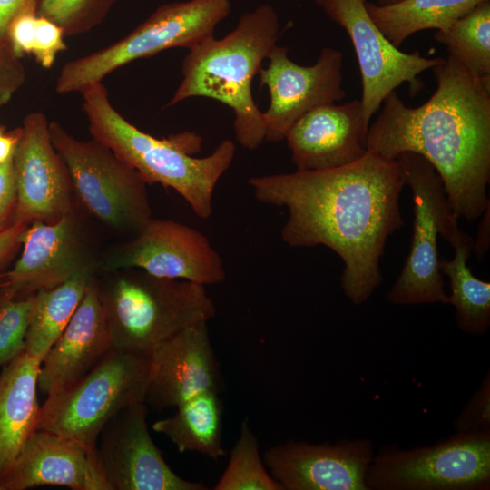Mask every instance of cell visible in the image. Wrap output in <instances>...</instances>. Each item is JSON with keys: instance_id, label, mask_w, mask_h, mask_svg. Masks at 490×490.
<instances>
[{"instance_id": "obj_39", "label": "cell", "mask_w": 490, "mask_h": 490, "mask_svg": "<svg viewBox=\"0 0 490 490\" xmlns=\"http://www.w3.org/2000/svg\"><path fill=\"white\" fill-rule=\"evenodd\" d=\"M20 136V127L10 132H0V163L13 156Z\"/></svg>"}, {"instance_id": "obj_23", "label": "cell", "mask_w": 490, "mask_h": 490, "mask_svg": "<svg viewBox=\"0 0 490 490\" xmlns=\"http://www.w3.org/2000/svg\"><path fill=\"white\" fill-rule=\"evenodd\" d=\"M221 419L218 390H208L181 403L172 416L157 420L152 427L180 453L197 452L216 461L226 455L221 445Z\"/></svg>"}, {"instance_id": "obj_16", "label": "cell", "mask_w": 490, "mask_h": 490, "mask_svg": "<svg viewBox=\"0 0 490 490\" xmlns=\"http://www.w3.org/2000/svg\"><path fill=\"white\" fill-rule=\"evenodd\" d=\"M262 458L284 490H368L366 475L373 448L365 439L335 444L290 440L270 447Z\"/></svg>"}, {"instance_id": "obj_34", "label": "cell", "mask_w": 490, "mask_h": 490, "mask_svg": "<svg viewBox=\"0 0 490 490\" xmlns=\"http://www.w3.org/2000/svg\"><path fill=\"white\" fill-rule=\"evenodd\" d=\"M37 16L36 10L24 11L8 25L5 35L19 57L32 54Z\"/></svg>"}, {"instance_id": "obj_17", "label": "cell", "mask_w": 490, "mask_h": 490, "mask_svg": "<svg viewBox=\"0 0 490 490\" xmlns=\"http://www.w3.org/2000/svg\"><path fill=\"white\" fill-rule=\"evenodd\" d=\"M22 253L6 272L4 289L15 298L93 273L73 211L54 223L33 221L24 233Z\"/></svg>"}, {"instance_id": "obj_38", "label": "cell", "mask_w": 490, "mask_h": 490, "mask_svg": "<svg viewBox=\"0 0 490 490\" xmlns=\"http://www.w3.org/2000/svg\"><path fill=\"white\" fill-rule=\"evenodd\" d=\"M489 211L490 210L488 206L484 211L485 215L479 223L476 240H474V244H473V251L475 253L476 259L478 260L484 257L490 244L489 243V225H490Z\"/></svg>"}, {"instance_id": "obj_8", "label": "cell", "mask_w": 490, "mask_h": 490, "mask_svg": "<svg viewBox=\"0 0 490 490\" xmlns=\"http://www.w3.org/2000/svg\"><path fill=\"white\" fill-rule=\"evenodd\" d=\"M396 160L412 192L414 221L409 253L387 295L395 305L449 304L437 250L438 236L447 242L460 230L443 182L423 156L410 152Z\"/></svg>"}, {"instance_id": "obj_7", "label": "cell", "mask_w": 490, "mask_h": 490, "mask_svg": "<svg viewBox=\"0 0 490 490\" xmlns=\"http://www.w3.org/2000/svg\"><path fill=\"white\" fill-rule=\"evenodd\" d=\"M150 376L149 357L113 348L78 381L47 396L37 429L96 449L102 430L113 416L145 402Z\"/></svg>"}, {"instance_id": "obj_24", "label": "cell", "mask_w": 490, "mask_h": 490, "mask_svg": "<svg viewBox=\"0 0 490 490\" xmlns=\"http://www.w3.org/2000/svg\"><path fill=\"white\" fill-rule=\"evenodd\" d=\"M452 260H440V270L450 281L449 304L456 309L457 327L465 333L483 335L490 326V283L472 273L467 266L474 240L459 230L449 242Z\"/></svg>"}, {"instance_id": "obj_1", "label": "cell", "mask_w": 490, "mask_h": 490, "mask_svg": "<svg viewBox=\"0 0 490 490\" xmlns=\"http://www.w3.org/2000/svg\"><path fill=\"white\" fill-rule=\"evenodd\" d=\"M259 202L285 207L282 240L290 247L323 245L344 262L341 287L355 305L382 282L380 259L387 238L404 226L399 198L405 185L396 159L367 151L337 168L249 179Z\"/></svg>"}, {"instance_id": "obj_37", "label": "cell", "mask_w": 490, "mask_h": 490, "mask_svg": "<svg viewBox=\"0 0 490 490\" xmlns=\"http://www.w3.org/2000/svg\"><path fill=\"white\" fill-rule=\"evenodd\" d=\"M28 225L13 223L0 231V263L6 260L22 244Z\"/></svg>"}, {"instance_id": "obj_3", "label": "cell", "mask_w": 490, "mask_h": 490, "mask_svg": "<svg viewBox=\"0 0 490 490\" xmlns=\"http://www.w3.org/2000/svg\"><path fill=\"white\" fill-rule=\"evenodd\" d=\"M81 93L93 139L134 168L147 184L173 189L196 216L211 217L214 189L235 155L231 140L222 141L206 157H193L201 146V138L196 133L186 132L160 139L139 130L113 106L102 82Z\"/></svg>"}, {"instance_id": "obj_13", "label": "cell", "mask_w": 490, "mask_h": 490, "mask_svg": "<svg viewBox=\"0 0 490 490\" xmlns=\"http://www.w3.org/2000/svg\"><path fill=\"white\" fill-rule=\"evenodd\" d=\"M288 48L275 45L267 68L259 72L260 83L270 93L263 113L265 141L280 142L290 127L309 111L343 100L344 54L323 47L314 64L299 65L288 56Z\"/></svg>"}, {"instance_id": "obj_18", "label": "cell", "mask_w": 490, "mask_h": 490, "mask_svg": "<svg viewBox=\"0 0 490 490\" xmlns=\"http://www.w3.org/2000/svg\"><path fill=\"white\" fill-rule=\"evenodd\" d=\"M145 403L162 410L176 407L208 390H218L220 371L207 321L192 324L155 347Z\"/></svg>"}, {"instance_id": "obj_27", "label": "cell", "mask_w": 490, "mask_h": 490, "mask_svg": "<svg viewBox=\"0 0 490 490\" xmlns=\"http://www.w3.org/2000/svg\"><path fill=\"white\" fill-rule=\"evenodd\" d=\"M434 39L475 75L490 76V0H485Z\"/></svg>"}, {"instance_id": "obj_19", "label": "cell", "mask_w": 490, "mask_h": 490, "mask_svg": "<svg viewBox=\"0 0 490 490\" xmlns=\"http://www.w3.org/2000/svg\"><path fill=\"white\" fill-rule=\"evenodd\" d=\"M42 485L110 490L96 449L37 429L1 478L0 487L1 490H26Z\"/></svg>"}, {"instance_id": "obj_36", "label": "cell", "mask_w": 490, "mask_h": 490, "mask_svg": "<svg viewBox=\"0 0 490 490\" xmlns=\"http://www.w3.org/2000/svg\"><path fill=\"white\" fill-rule=\"evenodd\" d=\"M39 0H0V34L5 35L11 21L20 13L36 10Z\"/></svg>"}, {"instance_id": "obj_29", "label": "cell", "mask_w": 490, "mask_h": 490, "mask_svg": "<svg viewBox=\"0 0 490 490\" xmlns=\"http://www.w3.org/2000/svg\"><path fill=\"white\" fill-rule=\"evenodd\" d=\"M118 0H39L37 15L60 26L64 37L88 33L102 24Z\"/></svg>"}, {"instance_id": "obj_43", "label": "cell", "mask_w": 490, "mask_h": 490, "mask_svg": "<svg viewBox=\"0 0 490 490\" xmlns=\"http://www.w3.org/2000/svg\"><path fill=\"white\" fill-rule=\"evenodd\" d=\"M291 1H294V2H299V1H301V0H291Z\"/></svg>"}, {"instance_id": "obj_21", "label": "cell", "mask_w": 490, "mask_h": 490, "mask_svg": "<svg viewBox=\"0 0 490 490\" xmlns=\"http://www.w3.org/2000/svg\"><path fill=\"white\" fill-rule=\"evenodd\" d=\"M113 348L97 279L93 276L71 320L41 363L38 389L48 396L70 387Z\"/></svg>"}, {"instance_id": "obj_12", "label": "cell", "mask_w": 490, "mask_h": 490, "mask_svg": "<svg viewBox=\"0 0 490 490\" xmlns=\"http://www.w3.org/2000/svg\"><path fill=\"white\" fill-rule=\"evenodd\" d=\"M103 268L109 271L139 268L155 277L204 286L226 279L223 261L203 233L174 220L152 217L134 239L108 256Z\"/></svg>"}, {"instance_id": "obj_40", "label": "cell", "mask_w": 490, "mask_h": 490, "mask_svg": "<svg viewBox=\"0 0 490 490\" xmlns=\"http://www.w3.org/2000/svg\"><path fill=\"white\" fill-rule=\"evenodd\" d=\"M376 5H394V4H397L402 0H373Z\"/></svg>"}, {"instance_id": "obj_2", "label": "cell", "mask_w": 490, "mask_h": 490, "mask_svg": "<svg viewBox=\"0 0 490 490\" xmlns=\"http://www.w3.org/2000/svg\"><path fill=\"white\" fill-rule=\"evenodd\" d=\"M436 89L417 107L396 91L368 127L366 149L387 159L410 152L438 173L454 214L474 220L490 205V76L473 74L448 54L432 69Z\"/></svg>"}, {"instance_id": "obj_11", "label": "cell", "mask_w": 490, "mask_h": 490, "mask_svg": "<svg viewBox=\"0 0 490 490\" xmlns=\"http://www.w3.org/2000/svg\"><path fill=\"white\" fill-rule=\"evenodd\" d=\"M313 1L350 39L361 76L363 118L368 126L388 94L403 83L409 84L412 94L417 93L423 86L418 76L444 60L424 57L418 51L405 53L393 45L371 19L367 0Z\"/></svg>"}, {"instance_id": "obj_33", "label": "cell", "mask_w": 490, "mask_h": 490, "mask_svg": "<svg viewBox=\"0 0 490 490\" xmlns=\"http://www.w3.org/2000/svg\"><path fill=\"white\" fill-rule=\"evenodd\" d=\"M457 433L490 430V383L489 375L464 407L456 422Z\"/></svg>"}, {"instance_id": "obj_28", "label": "cell", "mask_w": 490, "mask_h": 490, "mask_svg": "<svg viewBox=\"0 0 490 490\" xmlns=\"http://www.w3.org/2000/svg\"><path fill=\"white\" fill-rule=\"evenodd\" d=\"M213 489L284 490L268 471L260 455L257 436L247 419L241 423L226 469Z\"/></svg>"}, {"instance_id": "obj_14", "label": "cell", "mask_w": 490, "mask_h": 490, "mask_svg": "<svg viewBox=\"0 0 490 490\" xmlns=\"http://www.w3.org/2000/svg\"><path fill=\"white\" fill-rule=\"evenodd\" d=\"M147 404H133L102 430L96 453L110 490H205L166 463L147 426Z\"/></svg>"}, {"instance_id": "obj_6", "label": "cell", "mask_w": 490, "mask_h": 490, "mask_svg": "<svg viewBox=\"0 0 490 490\" xmlns=\"http://www.w3.org/2000/svg\"><path fill=\"white\" fill-rule=\"evenodd\" d=\"M231 12L230 0H188L159 6L126 36L99 51L67 62L56 79L60 94L81 93L137 59L176 47L192 49L214 37Z\"/></svg>"}, {"instance_id": "obj_22", "label": "cell", "mask_w": 490, "mask_h": 490, "mask_svg": "<svg viewBox=\"0 0 490 490\" xmlns=\"http://www.w3.org/2000/svg\"><path fill=\"white\" fill-rule=\"evenodd\" d=\"M41 363L24 350L0 373V480L38 428Z\"/></svg>"}, {"instance_id": "obj_31", "label": "cell", "mask_w": 490, "mask_h": 490, "mask_svg": "<svg viewBox=\"0 0 490 490\" xmlns=\"http://www.w3.org/2000/svg\"><path fill=\"white\" fill-rule=\"evenodd\" d=\"M24 65L14 51L6 35L0 34V108L24 85Z\"/></svg>"}, {"instance_id": "obj_9", "label": "cell", "mask_w": 490, "mask_h": 490, "mask_svg": "<svg viewBox=\"0 0 490 490\" xmlns=\"http://www.w3.org/2000/svg\"><path fill=\"white\" fill-rule=\"evenodd\" d=\"M52 142L68 169L73 190L104 224L135 230L152 218L147 183L132 166L99 141H81L49 122Z\"/></svg>"}, {"instance_id": "obj_25", "label": "cell", "mask_w": 490, "mask_h": 490, "mask_svg": "<svg viewBox=\"0 0 490 490\" xmlns=\"http://www.w3.org/2000/svg\"><path fill=\"white\" fill-rule=\"evenodd\" d=\"M485 0H402L390 5L366 2L368 12L386 38L396 47L412 34L443 31Z\"/></svg>"}, {"instance_id": "obj_26", "label": "cell", "mask_w": 490, "mask_h": 490, "mask_svg": "<svg viewBox=\"0 0 490 490\" xmlns=\"http://www.w3.org/2000/svg\"><path fill=\"white\" fill-rule=\"evenodd\" d=\"M93 277V273L79 274L62 284L34 293L25 352L43 361L74 316Z\"/></svg>"}, {"instance_id": "obj_42", "label": "cell", "mask_w": 490, "mask_h": 490, "mask_svg": "<svg viewBox=\"0 0 490 490\" xmlns=\"http://www.w3.org/2000/svg\"><path fill=\"white\" fill-rule=\"evenodd\" d=\"M5 132V128L0 125V132Z\"/></svg>"}, {"instance_id": "obj_10", "label": "cell", "mask_w": 490, "mask_h": 490, "mask_svg": "<svg viewBox=\"0 0 490 490\" xmlns=\"http://www.w3.org/2000/svg\"><path fill=\"white\" fill-rule=\"evenodd\" d=\"M489 483L490 430L457 433L426 447L383 450L366 475L368 490H485Z\"/></svg>"}, {"instance_id": "obj_32", "label": "cell", "mask_w": 490, "mask_h": 490, "mask_svg": "<svg viewBox=\"0 0 490 490\" xmlns=\"http://www.w3.org/2000/svg\"><path fill=\"white\" fill-rule=\"evenodd\" d=\"M64 37L60 26L43 16H37L32 54L44 68H51L57 54L67 48Z\"/></svg>"}, {"instance_id": "obj_20", "label": "cell", "mask_w": 490, "mask_h": 490, "mask_svg": "<svg viewBox=\"0 0 490 490\" xmlns=\"http://www.w3.org/2000/svg\"><path fill=\"white\" fill-rule=\"evenodd\" d=\"M368 125L360 100L317 107L299 119L285 140L298 171H319L352 163L366 152Z\"/></svg>"}, {"instance_id": "obj_5", "label": "cell", "mask_w": 490, "mask_h": 490, "mask_svg": "<svg viewBox=\"0 0 490 490\" xmlns=\"http://www.w3.org/2000/svg\"><path fill=\"white\" fill-rule=\"evenodd\" d=\"M113 348L150 357L157 345L216 315L205 286L145 271L117 273L97 281Z\"/></svg>"}, {"instance_id": "obj_35", "label": "cell", "mask_w": 490, "mask_h": 490, "mask_svg": "<svg viewBox=\"0 0 490 490\" xmlns=\"http://www.w3.org/2000/svg\"><path fill=\"white\" fill-rule=\"evenodd\" d=\"M16 186L13 156L0 163V231L14 222Z\"/></svg>"}, {"instance_id": "obj_30", "label": "cell", "mask_w": 490, "mask_h": 490, "mask_svg": "<svg viewBox=\"0 0 490 490\" xmlns=\"http://www.w3.org/2000/svg\"><path fill=\"white\" fill-rule=\"evenodd\" d=\"M34 307V294L15 298L0 288V367L24 349Z\"/></svg>"}, {"instance_id": "obj_4", "label": "cell", "mask_w": 490, "mask_h": 490, "mask_svg": "<svg viewBox=\"0 0 490 490\" xmlns=\"http://www.w3.org/2000/svg\"><path fill=\"white\" fill-rule=\"evenodd\" d=\"M279 34V15L271 5L260 4L243 14L224 37L189 50L182 61V80L166 106L191 97L216 100L232 109L239 143L257 149L265 141V125L251 84Z\"/></svg>"}, {"instance_id": "obj_15", "label": "cell", "mask_w": 490, "mask_h": 490, "mask_svg": "<svg viewBox=\"0 0 490 490\" xmlns=\"http://www.w3.org/2000/svg\"><path fill=\"white\" fill-rule=\"evenodd\" d=\"M13 166L16 186L13 223H54L72 211L70 174L52 142L43 113L33 112L24 118Z\"/></svg>"}, {"instance_id": "obj_41", "label": "cell", "mask_w": 490, "mask_h": 490, "mask_svg": "<svg viewBox=\"0 0 490 490\" xmlns=\"http://www.w3.org/2000/svg\"><path fill=\"white\" fill-rule=\"evenodd\" d=\"M6 285V272L0 273V288Z\"/></svg>"}]
</instances>
